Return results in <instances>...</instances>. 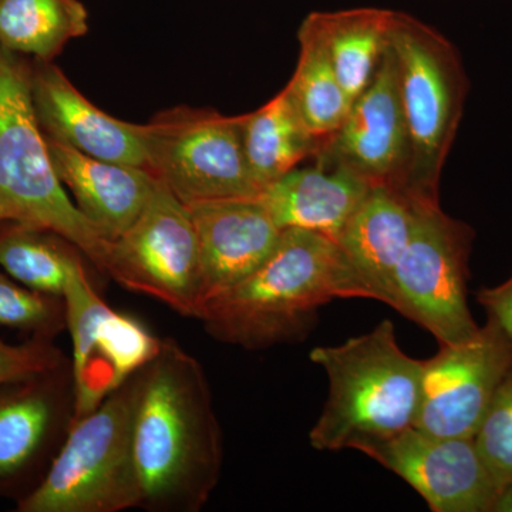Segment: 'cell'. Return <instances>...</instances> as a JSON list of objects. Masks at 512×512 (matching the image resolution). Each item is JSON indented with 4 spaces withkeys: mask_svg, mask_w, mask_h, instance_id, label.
Returning a JSON list of instances; mask_svg holds the SVG:
<instances>
[{
    "mask_svg": "<svg viewBox=\"0 0 512 512\" xmlns=\"http://www.w3.org/2000/svg\"><path fill=\"white\" fill-rule=\"evenodd\" d=\"M512 372V339L488 318L473 339L441 345L423 360L414 429L441 439H474L498 387Z\"/></svg>",
    "mask_w": 512,
    "mask_h": 512,
    "instance_id": "obj_11",
    "label": "cell"
},
{
    "mask_svg": "<svg viewBox=\"0 0 512 512\" xmlns=\"http://www.w3.org/2000/svg\"><path fill=\"white\" fill-rule=\"evenodd\" d=\"M133 448L140 508L197 512L220 480L224 446L207 375L174 339L137 372Z\"/></svg>",
    "mask_w": 512,
    "mask_h": 512,
    "instance_id": "obj_1",
    "label": "cell"
},
{
    "mask_svg": "<svg viewBox=\"0 0 512 512\" xmlns=\"http://www.w3.org/2000/svg\"><path fill=\"white\" fill-rule=\"evenodd\" d=\"M477 301L487 311L488 318L512 339V275L501 285L481 289Z\"/></svg>",
    "mask_w": 512,
    "mask_h": 512,
    "instance_id": "obj_28",
    "label": "cell"
},
{
    "mask_svg": "<svg viewBox=\"0 0 512 512\" xmlns=\"http://www.w3.org/2000/svg\"><path fill=\"white\" fill-rule=\"evenodd\" d=\"M360 453L406 481L434 512L494 511L500 495L474 439H441L412 427Z\"/></svg>",
    "mask_w": 512,
    "mask_h": 512,
    "instance_id": "obj_13",
    "label": "cell"
},
{
    "mask_svg": "<svg viewBox=\"0 0 512 512\" xmlns=\"http://www.w3.org/2000/svg\"><path fill=\"white\" fill-rule=\"evenodd\" d=\"M62 299L72 338L70 376L77 420L143 369L163 339L134 316L110 308L93 288L83 262L70 275Z\"/></svg>",
    "mask_w": 512,
    "mask_h": 512,
    "instance_id": "obj_10",
    "label": "cell"
},
{
    "mask_svg": "<svg viewBox=\"0 0 512 512\" xmlns=\"http://www.w3.org/2000/svg\"><path fill=\"white\" fill-rule=\"evenodd\" d=\"M137 373L73 420L42 483L20 512H120L140 508L133 448Z\"/></svg>",
    "mask_w": 512,
    "mask_h": 512,
    "instance_id": "obj_6",
    "label": "cell"
},
{
    "mask_svg": "<svg viewBox=\"0 0 512 512\" xmlns=\"http://www.w3.org/2000/svg\"><path fill=\"white\" fill-rule=\"evenodd\" d=\"M82 252L46 229L5 222L0 228V269L19 284L62 298Z\"/></svg>",
    "mask_w": 512,
    "mask_h": 512,
    "instance_id": "obj_24",
    "label": "cell"
},
{
    "mask_svg": "<svg viewBox=\"0 0 512 512\" xmlns=\"http://www.w3.org/2000/svg\"><path fill=\"white\" fill-rule=\"evenodd\" d=\"M0 326L50 338L66 326L63 299L32 291L0 269Z\"/></svg>",
    "mask_w": 512,
    "mask_h": 512,
    "instance_id": "obj_25",
    "label": "cell"
},
{
    "mask_svg": "<svg viewBox=\"0 0 512 512\" xmlns=\"http://www.w3.org/2000/svg\"><path fill=\"white\" fill-rule=\"evenodd\" d=\"M392 46L410 158L406 195L417 205H440V183L470 89L457 47L407 13L394 16Z\"/></svg>",
    "mask_w": 512,
    "mask_h": 512,
    "instance_id": "obj_5",
    "label": "cell"
},
{
    "mask_svg": "<svg viewBox=\"0 0 512 512\" xmlns=\"http://www.w3.org/2000/svg\"><path fill=\"white\" fill-rule=\"evenodd\" d=\"M298 40V64L285 87L309 130L325 140L348 116L352 100L339 82L322 37L306 18Z\"/></svg>",
    "mask_w": 512,
    "mask_h": 512,
    "instance_id": "obj_23",
    "label": "cell"
},
{
    "mask_svg": "<svg viewBox=\"0 0 512 512\" xmlns=\"http://www.w3.org/2000/svg\"><path fill=\"white\" fill-rule=\"evenodd\" d=\"M30 90L46 138L100 160L147 170L143 124L104 113L86 99L53 62L32 60Z\"/></svg>",
    "mask_w": 512,
    "mask_h": 512,
    "instance_id": "obj_14",
    "label": "cell"
},
{
    "mask_svg": "<svg viewBox=\"0 0 512 512\" xmlns=\"http://www.w3.org/2000/svg\"><path fill=\"white\" fill-rule=\"evenodd\" d=\"M473 241V228L440 205H417L412 239L394 275L392 308L440 346L467 342L480 330L467 302Z\"/></svg>",
    "mask_w": 512,
    "mask_h": 512,
    "instance_id": "obj_8",
    "label": "cell"
},
{
    "mask_svg": "<svg viewBox=\"0 0 512 512\" xmlns=\"http://www.w3.org/2000/svg\"><path fill=\"white\" fill-rule=\"evenodd\" d=\"M63 366L62 352L47 339L36 338L22 345L0 340V387L49 376Z\"/></svg>",
    "mask_w": 512,
    "mask_h": 512,
    "instance_id": "obj_27",
    "label": "cell"
},
{
    "mask_svg": "<svg viewBox=\"0 0 512 512\" xmlns=\"http://www.w3.org/2000/svg\"><path fill=\"white\" fill-rule=\"evenodd\" d=\"M187 207L200 247L204 305L264 264L278 245L282 229L259 198L204 201Z\"/></svg>",
    "mask_w": 512,
    "mask_h": 512,
    "instance_id": "obj_15",
    "label": "cell"
},
{
    "mask_svg": "<svg viewBox=\"0 0 512 512\" xmlns=\"http://www.w3.org/2000/svg\"><path fill=\"white\" fill-rule=\"evenodd\" d=\"M474 441L501 493L512 484V372L498 387Z\"/></svg>",
    "mask_w": 512,
    "mask_h": 512,
    "instance_id": "obj_26",
    "label": "cell"
},
{
    "mask_svg": "<svg viewBox=\"0 0 512 512\" xmlns=\"http://www.w3.org/2000/svg\"><path fill=\"white\" fill-rule=\"evenodd\" d=\"M104 274L183 316L202 306L200 247L190 208L161 181L138 220L110 242Z\"/></svg>",
    "mask_w": 512,
    "mask_h": 512,
    "instance_id": "obj_9",
    "label": "cell"
},
{
    "mask_svg": "<svg viewBox=\"0 0 512 512\" xmlns=\"http://www.w3.org/2000/svg\"><path fill=\"white\" fill-rule=\"evenodd\" d=\"M409 158L399 64L390 46L372 83L352 101L348 116L322 141L313 160L406 195Z\"/></svg>",
    "mask_w": 512,
    "mask_h": 512,
    "instance_id": "obj_12",
    "label": "cell"
},
{
    "mask_svg": "<svg viewBox=\"0 0 512 512\" xmlns=\"http://www.w3.org/2000/svg\"><path fill=\"white\" fill-rule=\"evenodd\" d=\"M393 10L356 8L306 16L318 30L350 100L372 83L392 46Z\"/></svg>",
    "mask_w": 512,
    "mask_h": 512,
    "instance_id": "obj_19",
    "label": "cell"
},
{
    "mask_svg": "<svg viewBox=\"0 0 512 512\" xmlns=\"http://www.w3.org/2000/svg\"><path fill=\"white\" fill-rule=\"evenodd\" d=\"M241 128L249 170L262 190L315 157L323 141L306 126L286 87L258 110L241 116Z\"/></svg>",
    "mask_w": 512,
    "mask_h": 512,
    "instance_id": "obj_20",
    "label": "cell"
},
{
    "mask_svg": "<svg viewBox=\"0 0 512 512\" xmlns=\"http://www.w3.org/2000/svg\"><path fill=\"white\" fill-rule=\"evenodd\" d=\"M494 511L512 512V484L507 485L498 495L497 503H495Z\"/></svg>",
    "mask_w": 512,
    "mask_h": 512,
    "instance_id": "obj_29",
    "label": "cell"
},
{
    "mask_svg": "<svg viewBox=\"0 0 512 512\" xmlns=\"http://www.w3.org/2000/svg\"><path fill=\"white\" fill-rule=\"evenodd\" d=\"M311 360L325 370L328 400L309 433L315 450L362 451L414 427L423 360L407 356L392 320L338 346H320Z\"/></svg>",
    "mask_w": 512,
    "mask_h": 512,
    "instance_id": "obj_3",
    "label": "cell"
},
{
    "mask_svg": "<svg viewBox=\"0 0 512 512\" xmlns=\"http://www.w3.org/2000/svg\"><path fill=\"white\" fill-rule=\"evenodd\" d=\"M143 130L147 170L185 205L261 194L245 157L241 116L180 106Z\"/></svg>",
    "mask_w": 512,
    "mask_h": 512,
    "instance_id": "obj_7",
    "label": "cell"
},
{
    "mask_svg": "<svg viewBox=\"0 0 512 512\" xmlns=\"http://www.w3.org/2000/svg\"><path fill=\"white\" fill-rule=\"evenodd\" d=\"M372 185L343 168H293L266 185L259 201L275 224L284 229H305L338 241Z\"/></svg>",
    "mask_w": 512,
    "mask_h": 512,
    "instance_id": "obj_18",
    "label": "cell"
},
{
    "mask_svg": "<svg viewBox=\"0 0 512 512\" xmlns=\"http://www.w3.org/2000/svg\"><path fill=\"white\" fill-rule=\"evenodd\" d=\"M87 32L89 12L80 0H0V46L16 55L53 62Z\"/></svg>",
    "mask_w": 512,
    "mask_h": 512,
    "instance_id": "obj_21",
    "label": "cell"
},
{
    "mask_svg": "<svg viewBox=\"0 0 512 512\" xmlns=\"http://www.w3.org/2000/svg\"><path fill=\"white\" fill-rule=\"evenodd\" d=\"M49 376L0 397V480L22 473L63 419L62 396L45 384Z\"/></svg>",
    "mask_w": 512,
    "mask_h": 512,
    "instance_id": "obj_22",
    "label": "cell"
},
{
    "mask_svg": "<svg viewBox=\"0 0 512 512\" xmlns=\"http://www.w3.org/2000/svg\"><path fill=\"white\" fill-rule=\"evenodd\" d=\"M30 72L28 57L0 46V224L55 232L104 274L110 241L57 177L33 107Z\"/></svg>",
    "mask_w": 512,
    "mask_h": 512,
    "instance_id": "obj_4",
    "label": "cell"
},
{
    "mask_svg": "<svg viewBox=\"0 0 512 512\" xmlns=\"http://www.w3.org/2000/svg\"><path fill=\"white\" fill-rule=\"evenodd\" d=\"M417 204L403 192L372 187L338 238L369 299L392 306L397 266L412 239Z\"/></svg>",
    "mask_w": 512,
    "mask_h": 512,
    "instance_id": "obj_17",
    "label": "cell"
},
{
    "mask_svg": "<svg viewBox=\"0 0 512 512\" xmlns=\"http://www.w3.org/2000/svg\"><path fill=\"white\" fill-rule=\"evenodd\" d=\"M46 140L57 177L74 204L107 241L119 238L146 208L157 178L146 168L89 157L52 138Z\"/></svg>",
    "mask_w": 512,
    "mask_h": 512,
    "instance_id": "obj_16",
    "label": "cell"
},
{
    "mask_svg": "<svg viewBox=\"0 0 512 512\" xmlns=\"http://www.w3.org/2000/svg\"><path fill=\"white\" fill-rule=\"evenodd\" d=\"M369 299L335 239L284 229L271 256L244 281L208 299L198 319L212 338L265 349L305 335L320 306Z\"/></svg>",
    "mask_w": 512,
    "mask_h": 512,
    "instance_id": "obj_2",
    "label": "cell"
}]
</instances>
